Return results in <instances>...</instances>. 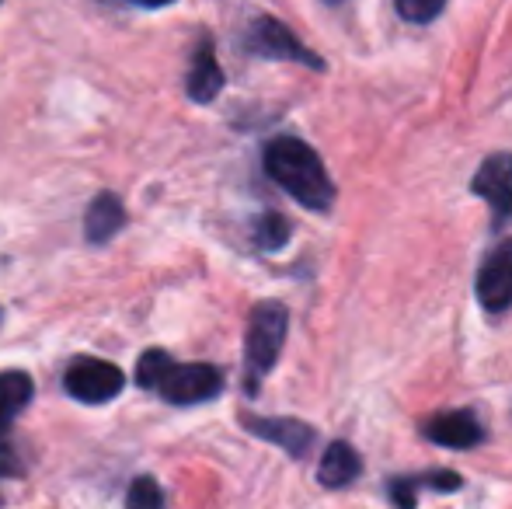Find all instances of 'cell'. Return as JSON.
I'll list each match as a JSON object with an SVG mask.
<instances>
[{
	"label": "cell",
	"mask_w": 512,
	"mask_h": 509,
	"mask_svg": "<svg viewBox=\"0 0 512 509\" xmlns=\"http://www.w3.org/2000/svg\"><path fill=\"white\" fill-rule=\"evenodd\" d=\"M136 384L171 405H203L223 391V374L213 363H175L164 349H147L136 363Z\"/></svg>",
	"instance_id": "cell-2"
},
{
	"label": "cell",
	"mask_w": 512,
	"mask_h": 509,
	"mask_svg": "<svg viewBox=\"0 0 512 509\" xmlns=\"http://www.w3.org/2000/svg\"><path fill=\"white\" fill-rule=\"evenodd\" d=\"M35 394V381L25 370H4L0 374V440L11 433L14 419L28 408Z\"/></svg>",
	"instance_id": "cell-12"
},
{
	"label": "cell",
	"mask_w": 512,
	"mask_h": 509,
	"mask_svg": "<svg viewBox=\"0 0 512 509\" xmlns=\"http://www.w3.org/2000/svg\"><path fill=\"white\" fill-rule=\"evenodd\" d=\"M122 227H126V210H122L119 196H112V192L95 196V203H91L88 213H84V234H88L91 245L112 241Z\"/></svg>",
	"instance_id": "cell-11"
},
{
	"label": "cell",
	"mask_w": 512,
	"mask_h": 509,
	"mask_svg": "<svg viewBox=\"0 0 512 509\" xmlns=\"http://www.w3.org/2000/svg\"><path fill=\"white\" fill-rule=\"evenodd\" d=\"M140 7H164V4H175V0H133Z\"/></svg>",
	"instance_id": "cell-19"
},
{
	"label": "cell",
	"mask_w": 512,
	"mask_h": 509,
	"mask_svg": "<svg viewBox=\"0 0 512 509\" xmlns=\"http://www.w3.org/2000/svg\"><path fill=\"white\" fill-rule=\"evenodd\" d=\"M478 300L485 311L499 314L512 307V238L492 248L478 269Z\"/></svg>",
	"instance_id": "cell-6"
},
{
	"label": "cell",
	"mask_w": 512,
	"mask_h": 509,
	"mask_svg": "<svg viewBox=\"0 0 512 509\" xmlns=\"http://www.w3.org/2000/svg\"><path fill=\"white\" fill-rule=\"evenodd\" d=\"M394 7H398V14L411 21V25H425V21H432L443 11L446 0H394Z\"/></svg>",
	"instance_id": "cell-17"
},
{
	"label": "cell",
	"mask_w": 512,
	"mask_h": 509,
	"mask_svg": "<svg viewBox=\"0 0 512 509\" xmlns=\"http://www.w3.org/2000/svg\"><path fill=\"white\" fill-rule=\"evenodd\" d=\"M21 478V461L14 457L11 447H0V506H4V485Z\"/></svg>",
	"instance_id": "cell-18"
},
{
	"label": "cell",
	"mask_w": 512,
	"mask_h": 509,
	"mask_svg": "<svg viewBox=\"0 0 512 509\" xmlns=\"http://www.w3.org/2000/svg\"><path fill=\"white\" fill-rule=\"evenodd\" d=\"M286 332H290V311L279 300H265L251 311L248 321V342H244V363H248V394L258 391L272 367H276L279 353L286 346Z\"/></svg>",
	"instance_id": "cell-3"
},
{
	"label": "cell",
	"mask_w": 512,
	"mask_h": 509,
	"mask_svg": "<svg viewBox=\"0 0 512 509\" xmlns=\"http://www.w3.org/2000/svg\"><path fill=\"white\" fill-rule=\"evenodd\" d=\"M363 471V461L359 454L349 447V443L335 440L321 457V468H317V478H321L324 489H342V485H352Z\"/></svg>",
	"instance_id": "cell-13"
},
{
	"label": "cell",
	"mask_w": 512,
	"mask_h": 509,
	"mask_svg": "<svg viewBox=\"0 0 512 509\" xmlns=\"http://www.w3.org/2000/svg\"><path fill=\"white\" fill-rule=\"evenodd\" d=\"M241 422L248 433L276 443V447H283L290 457H307V450L314 447V440H317L314 429L300 419H262V415H244Z\"/></svg>",
	"instance_id": "cell-8"
},
{
	"label": "cell",
	"mask_w": 512,
	"mask_h": 509,
	"mask_svg": "<svg viewBox=\"0 0 512 509\" xmlns=\"http://www.w3.org/2000/svg\"><path fill=\"white\" fill-rule=\"evenodd\" d=\"M63 387H67V394L74 401L105 405L126 387V377H122V370L115 363L95 360V356H77L67 367V374H63Z\"/></svg>",
	"instance_id": "cell-5"
},
{
	"label": "cell",
	"mask_w": 512,
	"mask_h": 509,
	"mask_svg": "<svg viewBox=\"0 0 512 509\" xmlns=\"http://www.w3.org/2000/svg\"><path fill=\"white\" fill-rule=\"evenodd\" d=\"M328 4H338V0H328Z\"/></svg>",
	"instance_id": "cell-20"
},
{
	"label": "cell",
	"mask_w": 512,
	"mask_h": 509,
	"mask_svg": "<svg viewBox=\"0 0 512 509\" xmlns=\"http://www.w3.org/2000/svg\"><path fill=\"white\" fill-rule=\"evenodd\" d=\"M265 175L279 185L283 192H290L300 206L307 210H331L335 203V182H331L328 168L317 157L314 147H307L304 140H293V136H279L265 147L262 154Z\"/></svg>",
	"instance_id": "cell-1"
},
{
	"label": "cell",
	"mask_w": 512,
	"mask_h": 509,
	"mask_svg": "<svg viewBox=\"0 0 512 509\" xmlns=\"http://www.w3.org/2000/svg\"><path fill=\"white\" fill-rule=\"evenodd\" d=\"M185 91H189V98L196 105L213 102V98L223 91V70H220V63H216L213 42L209 39L199 42L196 56H192V70H189V77H185Z\"/></svg>",
	"instance_id": "cell-10"
},
{
	"label": "cell",
	"mask_w": 512,
	"mask_h": 509,
	"mask_svg": "<svg viewBox=\"0 0 512 509\" xmlns=\"http://www.w3.org/2000/svg\"><path fill=\"white\" fill-rule=\"evenodd\" d=\"M464 485V478L457 471H429V475H411V478H394L391 482V499L398 509H415V492L418 489H436V492H453Z\"/></svg>",
	"instance_id": "cell-14"
},
{
	"label": "cell",
	"mask_w": 512,
	"mask_h": 509,
	"mask_svg": "<svg viewBox=\"0 0 512 509\" xmlns=\"http://www.w3.org/2000/svg\"><path fill=\"white\" fill-rule=\"evenodd\" d=\"M422 433L439 447L453 450H471L485 440V429L474 419V412H439L429 422H422Z\"/></svg>",
	"instance_id": "cell-9"
},
{
	"label": "cell",
	"mask_w": 512,
	"mask_h": 509,
	"mask_svg": "<svg viewBox=\"0 0 512 509\" xmlns=\"http://www.w3.org/2000/svg\"><path fill=\"white\" fill-rule=\"evenodd\" d=\"M244 46H248V53L265 56V60H290V63H304L310 70H324L321 56H317L314 49H307L304 42L276 18L251 21L248 35H244Z\"/></svg>",
	"instance_id": "cell-4"
},
{
	"label": "cell",
	"mask_w": 512,
	"mask_h": 509,
	"mask_svg": "<svg viewBox=\"0 0 512 509\" xmlns=\"http://www.w3.org/2000/svg\"><path fill=\"white\" fill-rule=\"evenodd\" d=\"M471 192L492 206L495 220H506L512 213V154H492L474 171Z\"/></svg>",
	"instance_id": "cell-7"
},
{
	"label": "cell",
	"mask_w": 512,
	"mask_h": 509,
	"mask_svg": "<svg viewBox=\"0 0 512 509\" xmlns=\"http://www.w3.org/2000/svg\"><path fill=\"white\" fill-rule=\"evenodd\" d=\"M126 509H164V492L154 478H136L126 492Z\"/></svg>",
	"instance_id": "cell-16"
},
{
	"label": "cell",
	"mask_w": 512,
	"mask_h": 509,
	"mask_svg": "<svg viewBox=\"0 0 512 509\" xmlns=\"http://www.w3.org/2000/svg\"><path fill=\"white\" fill-rule=\"evenodd\" d=\"M290 241V220L283 213H262L255 220V245L262 252H279Z\"/></svg>",
	"instance_id": "cell-15"
}]
</instances>
